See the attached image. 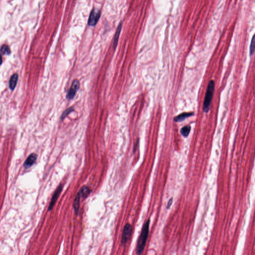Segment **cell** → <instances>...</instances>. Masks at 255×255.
Returning <instances> with one entry per match:
<instances>
[{
  "mask_svg": "<svg viewBox=\"0 0 255 255\" xmlns=\"http://www.w3.org/2000/svg\"><path fill=\"white\" fill-rule=\"evenodd\" d=\"M172 201H173L172 199L171 198L169 200V201L168 202V205H167V208H169L170 206H171V205L172 204Z\"/></svg>",
  "mask_w": 255,
  "mask_h": 255,
  "instance_id": "17",
  "label": "cell"
},
{
  "mask_svg": "<svg viewBox=\"0 0 255 255\" xmlns=\"http://www.w3.org/2000/svg\"><path fill=\"white\" fill-rule=\"evenodd\" d=\"M63 184L61 183L59 185V186L57 188L56 190L55 191L54 194L53 195L49 205V209H48L49 211H51L53 209V207L55 206L56 201L59 198V195L61 194V192L63 190Z\"/></svg>",
  "mask_w": 255,
  "mask_h": 255,
  "instance_id": "6",
  "label": "cell"
},
{
  "mask_svg": "<svg viewBox=\"0 0 255 255\" xmlns=\"http://www.w3.org/2000/svg\"><path fill=\"white\" fill-rule=\"evenodd\" d=\"M194 114L193 113H183L178 115L174 118V121L176 122H179L184 120L189 117H191Z\"/></svg>",
  "mask_w": 255,
  "mask_h": 255,
  "instance_id": "10",
  "label": "cell"
},
{
  "mask_svg": "<svg viewBox=\"0 0 255 255\" xmlns=\"http://www.w3.org/2000/svg\"><path fill=\"white\" fill-rule=\"evenodd\" d=\"M81 198L79 192L76 195V197L75 198V200L74 201V203L73 204V206L74 208L75 212L76 214H77L79 211V205H80V199Z\"/></svg>",
  "mask_w": 255,
  "mask_h": 255,
  "instance_id": "12",
  "label": "cell"
},
{
  "mask_svg": "<svg viewBox=\"0 0 255 255\" xmlns=\"http://www.w3.org/2000/svg\"><path fill=\"white\" fill-rule=\"evenodd\" d=\"M122 23H120L119 24L118 27H117V31L115 33V36H114V42H113V47L114 49L116 48L117 46V44L118 43V39H119V36L120 34L121 33V29H122Z\"/></svg>",
  "mask_w": 255,
  "mask_h": 255,
  "instance_id": "11",
  "label": "cell"
},
{
  "mask_svg": "<svg viewBox=\"0 0 255 255\" xmlns=\"http://www.w3.org/2000/svg\"><path fill=\"white\" fill-rule=\"evenodd\" d=\"M79 82L78 80L75 79L72 82V85L70 87V89L68 91L67 94L66 98L67 99L72 100L74 98L76 95V92L79 88Z\"/></svg>",
  "mask_w": 255,
  "mask_h": 255,
  "instance_id": "4",
  "label": "cell"
},
{
  "mask_svg": "<svg viewBox=\"0 0 255 255\" xmlns=\"http://www.w3.org/2000/svg\"><path fill=\"white\" fill-rule=\"evenodd\" d=\"M91 192L92 190L91 188H90L87 186L84 185L81 188L78 192L80 194V196L81 198L85 199L89 196V195L91 193Z\"/></svg>",
  "mask_w": 255,
  "mask_h": 255,
  "instance_id": "8",
  "label": "cell"
},
{
  "mask_svg": "<svg viewBox=\"0 0 255 255\" xmlns=\"http://www.w3.org/2000/svg\"><path fill=\"white\" fill-rule=\"evenodd\" d=\"M255 51V35L252 39L250 48V54L251 55H253Z\"/></svg>",
  "mask_w": 255,
  "mask_h": 255,
  "instance_id": "15",
  "label": "cell"
},
{
  "mask_svg": "<svg viewBox=\"0 0 255 255\" xmlns=\"http://www.w3.org/2000/svg\"><path fill=\"white\" fill-rule=\"evenodd\" d=\"M150 220L148 219L144 223L142 230L141 231L140 236L138 238V241L137 242L136 252L137 254L142 253L146 244V240L149 233V226H150Z\"/></svg>",
  "mask_w": 255,
  "mask_h": 255,
  "instance_id": "1",
  "label": "cell"
},
{
  "mask_svg": "<svg viewBox=\"0 0 255 255\" xmlns=\"http://www.w3.org/2000/svg\"><path fill=\"white\" fill-rule=\"evenodd\" d=\"M101 13L99 10L93 9L90 14L89 17L88 21V24L89 26L93 27L97 24L100 18Z\"/></svg>",
  "mask_w": 255,
  "mask_h": 255,
  "instance_id": "3",
  "label": "cell"
},
{
  "mask_svg": "<svg viewBox=\"0 0 255 255\" xmlns=\"http://www.w3.org/2000/svg\"><path fill=\"white\" fill-rule=\"evenodd\" d=\"M191 130V127L190 126H186L182 128L180 130V132L181 134L184 137H187L189 135V132H190Z\"/></svg>",
  "mask_w": 255,
  "mask_h": 255,
  "instance_id": "13",
  "label": "cell"
},
{
  "mask_svg": "<svg viewBox=\"0 0 255 255\" xmlns=\"http://www.w3.org/2000/svg\"><path fill=\"white\" fill-rule=\"evenodd\" d=\"M19 76L17 74H14L11 76L9 81V88L11 90H14L16 88V85L18 82Z\"/></svg>",
  "mask_w": 255,
  "mask_h": 255,
  "instance_id": "9",
  "label": "cell"
},
{
  "mask_svg": "<svg viewBox=\"0 0 255 255\" xmlns=\"http://www.w3.org/2000/svg\"><path fill=\"white\" fill-rule=\"evenodd\" d=\"M132 226L130 224H127L124 227L123 229V233L122 236V243L125 245L127 243L128 240L130 238V235L132 232Z\"/></svg>",
  "mask_w": 255,
  "mask_h": 255,
  "instance_id": "5",
  "label": "cell"
},
{
  "mask_svg": "<svg viewBox=\"0 0 255 255\" xmlns=\"http://www.w3.org/2000/svg\"><path fill=\"white\" fill-rule=\"evenodd\" d=\"M1 53L3 55H10L11 53V51L10 47L7 45H4L1 47Z\"/></svg>",
  "mask_w": 255,
  "mask_h": 255,
  "instance_id": "14",
  "label": "cell"
},
{
  "mask_svg": "<svg viewBox=\"0 0 255 255\" xmlns=\"http://www.w3.org/2000/svg\"><path fill=\"white\" fill-rule=\"evenodd\" d=\"M37 159V154H35V153L31 154L27 157V160H25V162L23 164L24 168L27 169L28 168L31 167V166H33L34 164L35 163Z\"/></svg>",
  "mask_w": 255,
  "mask_h": 255,
  "instance_id": "7",
  "label": "cell"
},
{
  "mask_svg": "<svg viewBox=\"0 0 255 255\" xmlns=\"http://www.w3.org/2000/svg\"><path fill=\"white\" fill-rule=\"evenodd\" d=\"M214 88H215V83L213 81L211 80L209 82L205 94L204 100L203 102V110L205 113L208 112L210 108L211 103L214 93Z\"/></svg>",
  "mask_w": 255,
  "mask_h": 255,
  "instance_id": "2",
  "label": "cell"
},
{
  "mask_svg": "<svg viewBox=\"0 0 255 255\" xmlns=\"http://www.w3.org/2000/svg\"><path fill=\"white\" fill-rule=\"evenodd\" d=\"M73 111H74V109H73V107H70L69 108L66 109V110L64 111L62 115H61V119L63 120V119H65L68 116V115H69L71 112H72Z\"/></svg>",
  "mask_w": 255,
  "mask_h": 255,
  "instance_id": "16",
  "label": "cell"
}]
</instances>
